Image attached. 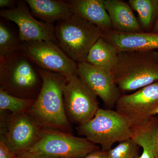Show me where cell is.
<instances>
[{"label": "cell", "mask_w": 158, "mask_h": 158, "mask_svg": "<svg viewBox=\"0 0 158 158\" xmlns=\"http://www.w3.org/2000/svg\"><path fill=\"white\" fill-rule=\"evenodd\" d=\"M42 85L37 98L26 111L44 129L68 131L63 89L67 78L59 74L37 67Z\"/></svg>", "instance_id": "1"}, {"label": "cell", "mask_w": 158, "mask_h": 158, "mask_svg": "<svg viewBox=\"0 0 158 158\" xmlns=\"http://www.w3.org/2000/svg\"><path fill=\"white\" fill-rule=\"evenodd\" d=\"M113 72L120 91L138 90L158 81V52L156 50L118 52Z\"/></svg>", "instance_id": "2"}, {"label": "cell", "mask_w": 158, "mask_h": 158, "mask_svg": "<svg viewBox=\"0 0 158 158\" xmlns=\"http://www.w3.org/2000/svg\"><path fill=\"white\" fill-rule=\"evenodd\" d=\"M0 79L1 88L22 98L39 93L42 85L37 65L23 50L0 60Z\"/></svg>", "instance_id": "3"}, {"label": "cell", "mask_w": 158, "mask_h": 158, "mask_svg": "<svg viewBox=\"0 0 158 158\" xmlns=\"http://www.w3.org/2000/svg\"><path fill=\"white\" fill-rule=\"evenodd\" d=\"M59 46L77 63L86 62L88 52L101 37V31L93 24L73 15L55 26Z\"/></svg>", "instance_id": "4"}, {"label": "cell", "mask_w": 158, "mask_h": 158, "mask_svg": "<svg viewBox=\"0 0 158 158\" xmlns=\"http://www.w3.org/2000/svg\"><path fill=\"white\" fill-rule=\"evenodd\" d=\"M78 133L104 151L110 150L116 142L131 138V126L115 110L99 108L93 118L79 125Z\"/></svg>", "instance_id": "5"}, {"label": "cell", "mask_w": 158, "mask_h": 158, "mask_svg": "<svg viewBox=\"0 0 158 158\" xmlns=\"http://www.w3.org/2000/svg\"><path fill=\"white\" fill-rule=\"evenodd\" d=\"M100 149L86 138L57 130L44 129L41 138L27 152L54 158H84Z\"/></svg>", "instance_id": "6"}, {"label": "cell", "mask_w": 158, "mask_h": 158, "mask_svg": "<svg viewBox=\"0 0 158 158\" xmlns=\"http://www.w3.org/2000/svg\"><path fill=\"white\" fill-rule=\"evenodd\" d=\"M22 50L40 69L68 79L77 74L78 63L52 41L23 42Z\"/></svg>", "instance_id": "7"}, {"label": "cell", "mask_w": 158, "mask_h": 158, "mask_svg": "<svg viewBox=\"0 0 158 158\" xmlns=\"http://www.w3.org/2000/svg\"><path fill=\"white\" fill-rule=\"evenodd\" d=\"M97 98L77 74L67 78L63 98L68 118L79 125L89 121L99 108Z\"/></svg>", "instance_id": "8"}, {"label": "cell", "mask_w": 158, "mask_h": 158, "mask_svg": "<svg viewBox=\"0 0 158 158\" xmlns=\"http://www.w3.org/2000/svg\"><path fill=\"white\" fill-rule=\"evenodd\" d=\"M115 107L131 127L155 116L158 108V81L135 93L121 95Z\"/></svg>", "instance_id": "9"}, {"label": "cell", "mask_w": 158, "mask_h": 158, "mask_svg": "<svg viewBox=\"0 0 158 158\" xmlns=\"http://www.w3.org/2000/svg\"><path fill=\"white\" fill-rule=\"evenodd\" d=\"M25 1H18L12 9H2L0 16L17 25L22 42L51 41L59 45L53 24L37 20L29 11Z\"/></svg>", "instance_id": "10"}, {"label": "cell", "mask_w": 158, "mask_h": 158, "mask_svg": "<svg viewBox=\"0 0 158 158\" xmlns=\"http://www.w3.org/2000/svg\"><path fill=\"white\" fill-rule=\"evenodd\" d=\"M44 129L26 112L11 115L4 137L16 155L27 152L41 138Z\"/></svg>", "instance_id": "11"}, {"label": "cell", "mask_w": 158, "mask_h": 158, "mask_svg": "<svg viewBox=\"0 0 158 158\" xmlns=\"http://www.w3.org/2000/svg\"><path fill=\"white\" fill-rule=\"evenodd\" d=\"M77 75L107 107L116 106L122 94L112 72L85 62L78 63Z\"/></svg>", "instance_id": "12"}, {"label": "cell", "mask_w": 158, "mask_h": 158, "mask_svg": "<svg viewBox=\"0 0 158 158\" xmlns=\"http://www.w3.org/2000/svg\"><path fill=\"white\" fill-rule=\"evenodd\" d=\"M101 37L118 52L158 49V33H121L112 30L101 32Z\"/></svg>", "instance_id": "13"}, {"label": "cell", "mask_w": 158, "mask_h": 158, "mask_svg": "<svg viewBox=\"0 0 158 158\" xmlns=\"http://www.w3.org/2000/svg\"><path fill=\"white\" fill-rule=\"evenodd\" d=\"M113 30L121 33L144 32L128 3L121 0H104Z\"/></svg>", "instance_id": "14"}, {"label": "cell", "mask_w": 158, "mask_h": 158, "mask_svg": "<svg viewBox=\"0 0 158 158\" xmlns=\"http://www.w3.org/2000/svg\"><path fill=\"white\" fill-rule=\"evenodd\" d=\"M73 13L96 26L101 32L113 30L104 0L67 1Z\"/></svg>", "instance_id": "15"}, {"label": "cell", "mask_w": 158, "mask_h": 158, "mask_svg": "<svg viewBox=\"0 0 158 158\" xmlns=\"http://www.w3.org/2000/svg\"><path fill=\"white\" fill-rule=\"evenodd\" d=\"M131 139L142 148L139 158H158V117L131 127Z\"/></svg>", "instance_id": "16"}, {"label": "cell", "mask_w": 158, "mask_h": 158, "mask_svg": "<svg viewBox=\"0 0 158 158\" xmlns=\"http://www.w3.org/2000/svg\"><path fill=\"white\" fill-rule=\"evenodd\" d=\"M33 16L41 21L53 24L66 19L73 15L66 1L56 0H26Z\"/></svg>", "instance_id": "17"}, {"label": "cell", "mask_w": 158, "mask_h": 158, "mask_svg": "<svg viewBox=\"0 0 158 158\" xmlns=\"http://www.w3.org/2000/svg\"><path fill=\"white\" fill-rule=\"evenodd\" d=\"M118 61V52L102 37L90 48L86 60L91 65L112 72L116 69Z\"/></svg>", "instance_id": "18"}, {"label": "cell", "mask_w": 158, "mask_h": 158, "mask_svg": "<svg viewBox=\"0 0 158 158\" xmlns=\"http://www.w3.org/2000/svg\"><path fill=\"white\" fill-rule=\"evenodd\" d=\"M133 10L138 14V21L144 32H152L158 19V0H129Z\"/></svg>", "instance_id": "19"}, {"label": "cell", "mask_w": 158, "mask_h": 158, "mask_svg": "<svg viewBox=\"0 0 158 158\" xmlns=\"http://www.w3.org/2000/svg\"><path fill=\"white\" fill-rule=\"evenodd\" d=\"M7 21L2 18L0 21V60L22 50L23 43L19 33H17Z\"/></svg>", "instance_id": "20"}, {"label": "cell", "mask_w": 158, "mask_h": 158, "mask_svg": "<svg viewBox=\"0 0 158 158\" xmlns=\"http://www.w3.org/2000/svg\"><path fill=\"white\" fill-rule=\"evenodd\" d=\"M34 101L33 99L22 98L14 96L2 88L0 89L1 110H9L13 114L24 113L32 106Z\"/></svg>", "instance_id": "21"}, {"label": "cell", "mask_w": 158, "mask_h": 158, "mask_svg": "<svg viewBox=\"0 0 158 158\" xmlns=\"http://www.w3.org/2000/svg\"><path fill=\"white\" fill-rule=\"evenodd\" d=\"M139 147L131 138L108 151L109 158H139Z\"/></svg>", "instance_id": "22"}, {"label": "cell", "mask_w": 158, "mask_h": 158, "mask_svg": "<svg viewBox=\"0 0 158 158\" xmlns=\"http://www.w3.org/2000/svg\"><path fill=\"white\" fill-rule=\"evenodd\" d=\"M16 156L2 136L0 141V158H15Z\"/></svg>", "instance_id": "23"}, {"label": "cell", "mask_w": 158, "mask_h": 158, "mask_svg": "<svg viewBox=\"0 0 158 158\" xmlns=\"http://www.w3.org/2000/svg\"><path fill=\"white\" fill-rule=\"evenodd\" d=\"M84 158H109L108 151L100 149L93 152Z\"/></svg>", "instance_id": "24"}, {"label": "cell", "mask_w": 158, "mask_h": 158, "mask_svg": "<svg viewBox=\"0 0 158 158\" xmlns=\"http://www.w3.org/2000/svg\"><path fill=\"white\" fill-rule=\"evenodd\" d=\"M15 158H54L48 156L43 155L35 153H31L27 152L20 154L16 155Z\"/></svg>", "instance_id": "25"}, {"label": "cell", "mask_w": 158, "mask_h": 158, "mask_svg": "<svg viewBox=\"0 0 158 158\" xmlns=\"http://www.w3.org/2000/svg\"><path fill=\"white\" fill-rule=\"evenodd\" d=\"M18 1L14 0H0V7L5 9V8L8 9H12L15 8L17 6Z\"/></svg>", "instance_id": "26"}, {"label": "cell", "mask_w": 158, "mask_h": 158, "mask_svg": "<svg viewBox=\"0 0 158 158\" xmlns=\"http://www.w3.org/2000/svg\"><path fill=\"white\" fill-rule=\"evenodd\" d=\"M154 33H158V19L152 31Z\"/></svg>", "instance_id": "27"}, {"label": "cell", "mask_w": 158, "mask_h": 158, "mask_svg": "<svg viewBox=\"0 0 158 158\" xmlns=\"http://www.w3.org/2000/svg\"><path fill=\"white\" fill-rule=\"evenodd\" d=\"M156 114H158V108L156 110L155 112V115H156Z\"/></svg>", "instance_id": "28"}]
</instances>
